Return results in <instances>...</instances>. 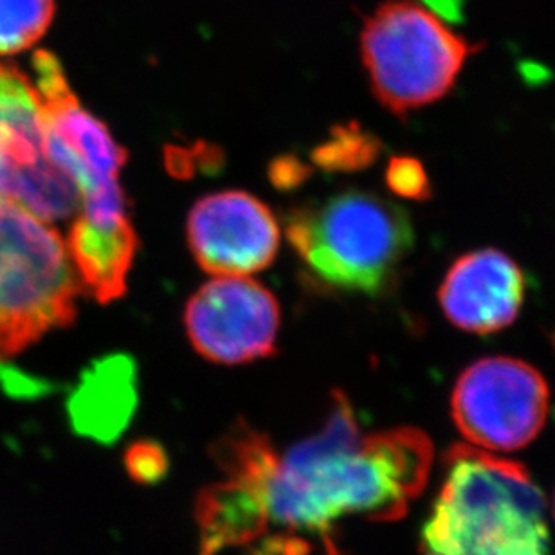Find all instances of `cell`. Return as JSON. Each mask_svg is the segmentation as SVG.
<instances>
[{
  "mask_svg": "<svg viewBox=\"0 0 555 555\" xmlns=\"http://www.w3.org/2000/svg\"><path fill=\"white\" fill-rule=\"evenodd\" d=\"M433 465V443L415 427L364 437L352 402L334 391L320 431L294 443L260 489L269 521L325 534L341 516L404 518Z\"/></svg>",
  "mask_w": 555,
  "mask_h": 555,
  "instance_id": "1",
  "label": "cell"
},
{
  "mask_svg": "<svg viewBox=\"0 0 555 555\" xmlns=\"http://www.w3.org/2000/svg\"><path fill=\"white\" fill-rule=\"evenodd\" d=\"M422 555H548L546 503L514 460L454 443L421 530Z\"/></svg>",
  "mask_w": 555,
  "mask_h": 555,
  "instance_id": "2",
  "label": "cell"
},
{
  "mask_svg": "<svg viewBox=\"0 0 555 555\" xmlns=\"http://www.w3.org/2000/svg\"><path fill=\"white\" fill-rule=\"evenodd\" d=\"M285 231L315 285L364 296L391 287L415 241L410 215L364 190H345L294 208Z\"/></svg>",
  "mask_w": 555,
  "mask_h": 555,
  "instance_id": "3",
  "label": "cell"
},
{
  "mask_svg": "<svg viewBox=\"0 0 555 555\" xmlns=\"http://www.w3.org/2000/svg\"><path fill=\"white\" fill-rule=\"evenodd\" d=\"M476 46L415 0H388L366 18L361 53L383 107L406 116L446 96Z\"/></svg>",
  "mask_w": 555,
  "mask_h": 555,
  "instance_id": "4",
  "label": "cell"
},
{
  "mask_svg": "<svg viewBox=\"0 0 555 555\" xmlns=\"http://www.w3.org/2000/svg\"><path fill=\"white\" fill-rule=\"evenodd\" d=\"M80 291L59 231L0 198V359L70 325Z\"/></svg>",
  "mask_w": 555,
  "mask_h": 555,
  "instance_id": "5",
  "label": "cell"
},
{
  "mask_svg": "<svg viewBox=\"0 0 555 555\" xmlns=\"http://www.w3.org/2000/svg\"><path fill=\"white\" fill-rule=\"evenodd\" d=\"M33 73L51 157L80 190L78 217L98 228L130 224L129 201L119 184L127 150L103 121L81 107L53 53L37 51Z\"/></svg>",
  "mask_w": 555,
  "mask_h": 555,
  "instance_id": "6",
  "label": "cell"
},
{
  "mask_svg": "<svg viewBox=\"0 0 555 555\" xmlns=\"http://www.w3.org/2000/svg\"><path fill=\"white\" fill-rule=\"evenodd\" d=\"M0 198L46 222L80 209V190L54 163L33 81L18 67L0 64Z\"/></svg>",
  "mask_w": 555,
  "mask_h": 555,
  "instance_id": "7",
  "label": "cell"
},
{
  "mask_svg": "<svg viewBox=\"0 0 555 555\" xmlns=\"http://www.w3.org/2000/svg\"><path fill=\"white\" fill-rule=\"evenodd\" d=\"M551 390L530 364L487 358L454 385L451 415L475 448L511 453L529 446L545 426Z\"/></svg>",
  "mask_w": 555,
  "mask_h": 555,
  "instance_id": "8",
  "label": "cell"
},
{
  "mask_svg": "<svg viewBox=\"0 0 555 555\" xmlns=\"http://www.w3.org/2000/svg\"><path fill=\"white\" fill-rule=\"evenodd\" d=\"M280 325L273 293L246 276L215 278L184 309L190 343L209 363L233 366L273 356Z\"/></svg>",
  "mask_w": 555,
  "mask_h": 555,
  "instance_id": "9",
  "label": "cell"
},
{
  "mask_svg": "<svg viewBox=\"0 0 555 555\" xmlns=\"http://www.w3.org/2000/svg\"><path fill=\"white\" fill-rule=\"evenodd\" d=\"M186 231L198 268L217 278L260 273L280 249V224L273 211L260 198L238 190L198 198Z\"/></svg>",
  "mask_w": 555,
  "mask_h": 555,
  "instance_id": "10",
  "label": "cell"
},
{
  "mask_svg": "<svg viewBox=\"0 0 555 555\" xmlns=\"http://www.w3.org/2000/svg\"><path fill=\"white\" fill-rule=\"evenodd\" d=\"M524 298L521 269L496 249L460 257L438 293L443 314L470 334H492L511 325L518 318Z\"/></svg>",
  "mask_w": 555,
  "mask_h": 555,
  "instance_id": "11",
  "label": "cell"
},
{
  "mask_svg": "<svg viewBox=\"0 0 555 555\" xmlns=\"http://www.w3.org/2000/svg\"><path fill=\"white\" fill-rule=\"evenodd\" d=\"M135 404L134 363L125 356H111L87 370L70 396L67 412L80 437L113 443L129 426Z\"/></svg>",
  "mask_w": 555,
  "mask_h": 555,
  "instance_id": "12",
  "label": "cell"
},
{
  "mask_svg": "<svg viewBox=\"0 0 555 555\" xmlns=\"http://www.w3.org/2000/svg\"><path fill=\"white\" fill-rule=\"evenodd\" d=\"M139 241L134 225L98 228L81 217L70 225L67 251L73 268L92 298L111 304L129 288V276L138 255Z\"/></svg>",
  "mask_w": 555,
  "mask_h": 555,
  "instance_id": "13",
  "label": "cell"
},
{
  "mask_svg": "<svg viewBox=\"0 0 555 555\" xmlns=\"http://www.w3.org/2000/svg\"><path fill=\"white\" fill-rule=\"evenodd\" d=\"M195 519L201 555H219L228 548L257 543L271 524L262 498L249 487L228 478L198 494Z\"/></svg>",
  "mask_w": 555,
  "mask_h": 555,
  "instance_id": "14",
  "label": "cell"
},
{
  "mask_svg": "<svg viewBox=\"0 0 555 555\" xmlns=\"http://www.w3.org/2000/svg\"><path fill=\"white\" fill-rule=\"evenodd\" d=\"M53 15L54 0H0V56L33 48Z\"/></svg>",
  "mask_w": 555,
  "mask_h": 555,
  "instance_id": "15",
  "label": "cell"
},
{
  "mask_svg": "<svg viewBox=\"0 0 555 555\" xmlns=\"http://www.w3.org/2000/svg\"><path fill=\"white\" fill-rule=\"evenodd\" d=\"M379 155V141L358 125H347L326 139L314 152V163L328 171L361 170Z\"/></svg>",
  "mask_w": 555,
  "mask_h": 555,
  "instance_id": "16",
  "label": "cell"
},
{
  "mask_svg": "<svg viewBox=\"0 0 555 555\" xmlns=\"http://www.w3.org/2000/svg\"><path fill=\"white\" fill-rule=\"evenodd\" d=\"M125 467L132 480L143 486H154L165 478L170 469V460L160 443L138 440L125 453Z\"/></svg>",
  "mask_w": 555,
  "mask_h": 555,
  "instance_id": "17",
  "label": "cell"
},
{
  "mask_svg": "<svg viewBox=\"0 0 555 555\" xmlns=\"http://www.w3.org/2000/svg\"><path fill=\"white\" fill-rule=\"evenodd\" d=\"M386 184L401 197L424 201L431 195V184L424 166L412 157H396L386 168Z\"/></svg>",
  "mask_w": 555,
  "mask_h": 555,
  "instance_id": "18",
  "label": "cell"
},
{
  "mask_svg": "<svg viewBox=\"0 0 555 555\" xmlns=\"http://www.w3.org/2000/svg\"><path fill=\"white\" fill-rule=\"evenodd\" d=\"M305 176V168L299 160H294L288 157L287 160H278L274 165L273 179L278 186L287 184L293 186L296 182L301 181Z\"/></svg>",
  "mask_w": 555,
  "mask_h": 555,
  "instance_id": "19",
  "label": "cell"
},
{
  "mask_svg": "<svg viewBox=\"0 0 555 555\" xmlns=\"http://www.w3.org/2000/svg\"><path fill=\"white\" fill-rule=\"evenodd\" d=\"M325 546L326 555H341L339 554V551H337L336 545H334V541H332L328 535H325Z\"/></svg>",
  "mask_w": 555,
  "mask_h": 555,
  "instance_id": "20",
  "label": "cell"
},
{
  "mask_svg": "<svg viewBox=\"0 0 555 555\" xmlns=\"http://www.w3.org/2000/svg\"><path fill=\"white\" fill-rule=\"evenodd\" d=\"M554 516H555V503H554Z\"/></svg>",
  "mask_w": 555,
  "mask_h": 555,
  "instance_id": "21",
  "label": "cell"
}]
</instances>
